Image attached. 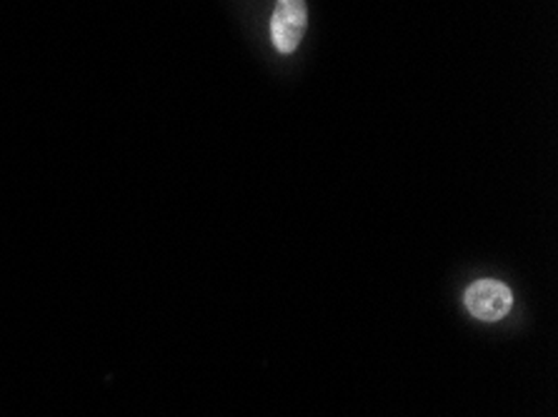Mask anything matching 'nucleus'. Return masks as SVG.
I'll return each instance as SVG.
<instances>
[{
    "label": "nucleus",
    "mask_w": 558,
    "mask_h": 417,
    "mask_svg": "<svg viewBox=\"0 0 558 417\" xmlns=\"http://www.w3.org/2000/svg\"><path fill=\"white\" fill-rule=\"evenodd\" d=\"M513 305V295L509 287L498 280H478L466 291V308L473 318L496 322L509 315Z\"/></svg>",
    "instance_id": "2"
},
{
    "label": "nucleus",
    "mask_w": 558,
    "mask_h": 417,
    "mask_svg": "<svg viewBox=\"0 0 558 417\" xmlns=\"http://www.w3.org/2000/svg\"><path fill=\"white\" fill-rule=\"evenodd\" d=\"M308 28L306 0H276V11L270 15V38L278 53L291 56L299 50L303 33Z\"/></svg>",
    "instance_id": "1"
}]
</instances>
